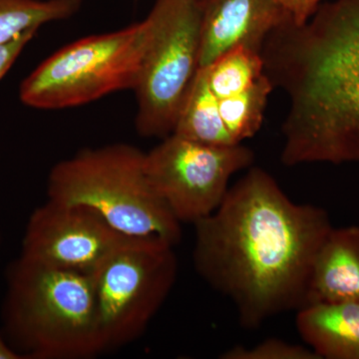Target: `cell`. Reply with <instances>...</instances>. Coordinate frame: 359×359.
I'll return each instance as SVG.
<instances>
[{
  "mask_svg": "<svg viewBox=\"0 0 359 359\" xmlns=\"http://www.w3.org/2000/svg\"><path fill=\"white\" fill-rule=\"evenodd\" d=\"M194 226L196 271L248 330L306 306L314 259L334 228L325 209L292 202L262 168H250Z\"/></svg>",
  "mask_w": 359,
  "mask_h": 359,
  "instance_id": "6da1fadb",
  "label": "cell"
},
{
  "mask_svg": "<svg viewBox=\"0 0 359 359\" xmlns=\"http://www.w3.org/2000/svg\"><path fill=\"white\" fill-rule=\"evenodd\" d=\"M6 278L2 334L21 358L81 359L102 353L91 276L20 257Z\"/></svg>",
  "mask_w": 359,
  "mask_h": 359,
  "instance_id": "3957f363",
  "label": "cell"
},
{
  "mask_svg": "<svg viewBox=\"0 0 359 359\" xmlns=\"http://www.w3.org/2000/svg\"><path fill=\"white\" fill-rule=\"evenodd\" d=\"M48 200L82 205L129 237H159L176 245L181 223L156 193L145 153L129 144L84 149L52 168Z\"/></svg>",
  "mask_w": 359,
  "mask_h": 359,
  "instance_id": "277c9868",
  "label": "cell"
},
{
  "mask_svg": "<svg viewBox=\"0 0 359 359\" xmlns=\"http://www.w3.org/2000/svg\"><path fill=\"white\" fill-rule=\"evenodd\" d=\"M222 359H320L309 346L282 339H269L250 347L235 346L221 354Z\"/></svg>",
  "mask_w": 359,
  "mask_h": 359,
  "instance_id": "e0dca14e",
  "label": "cell"
},
{
  "mask_svg": "<svg viewBox=\"0 0 359 359\" xmlns=\"http://www.w3.org/2000/svg\"><path fill=\"white\" fill-rule=\"evenodd\" d=\"M295 327L320 359H359V302H314L297 311Z\"/></svg>",
  "mask_w": 359,
  "mask_h": 359,
  "instance_id": "7c38bea8",
  "label": "cell"
},
{
  "mask_svg": "<svg viewBox=\"0 0 359 359\" xmlns=\"http://www.w3.org/2000/svg\"><path fill=\"white\" fill-rule=\"evenodd\" d=\"M290 14L295 25L306 22L323 0H276Z\"/></svg>",
  "mask_w": 359,
  "mask_h": 359,
  "instance_id": "d6986e66",
  "label": "cell"
},
{
  "mask_svg": "<svg viewBox=\"0 0 359 359\" xmlns=\"http://www.w3.org/2000/svg\"><path fill=\"white\" fill-rule=\"evenodd\" d=\"M174 248L127 237L92 273L102 353L138 339L162 308L178 276Z\"/></svg>",
  "mask_w": 359,
  "mask_h": 359,
  "instance_id": "8992f818",
  "label": "cell"
},
{
  "mask_svg": "<svg viewBox=\"0 0 359 359\" xmlns=\"http://www.w3.org/2000/svg\"><path fill=\"white\" fill-rule=\"evenodd\" d=\"M339 302H359L358 226H334L314 259L306 304Z\"/></svg>",
  "mask_w": 359,
  "mask_h": 359,
  "instance_id": "8fae6325",
  "label": "cell"
},
{
  "mask_svg": "<svg viewBox=\"0 0 359 359\" xmlns=\"http://www.w3.org/2000/svg\"><path fill=\"white\" fill-rule=\"evenodd\" d=\"M37 32L39 29L29 30L7 43L0 45V80L13 67L27 44L34 39Z\"/></svg>",
  "mask_w": 359,
  "mask_h": 359,
  "instance_id": "ac0fdd59",
  "label": "cell"
},
{
  "mask_svg": "<svg viewBox=\"0 0 359 359\" xmlns=\"http://www.w3.org/2000/svg\"><path fill=\"white\" fill-rule=\"evenodd\" d=\"M203 68L212 91L219 99L245 91L264 73L261 53L245 46L226 52Z\"/></svg>",
  "mask_w": 359,
  "mask_h": 359,
  "instance_id": "2e32d148",
  "label": "cell"
},
{
  "mask_svg": "<svg viewBox=\"0 0 359 359\" xmlns=\"http://www.w3.org/2000/svg\"><path fill=\"white\" fill-rule=\"evenodd\" d=\"M172 134L216 147L238 144L224 125L219 111V99L210 87L205 68H200L196 74Z\"/></svg>",
  "mask_w": 359,
  "mask_h": 359,
  "instance_id": "4fadbf2b",
  "label": "cell"
},
{
  "mask_svg": "<svg viewBox=\"0 0 359 359\" xmlns=\"http://www.w3.org/2000/svg\"><path fill=\"white\" fill-rule=\"evenodd\" d=\"M261 55L290 98L283 164H359V0L323 2L306 22L276 28Z\"/></svg>",
  "mask_w": 359,
  "mask_h": 359,
  "instance_id": "7a4b0ae2",
  "label": "cell"
},
{
  "mask_svg": "<svg viewBox=\"0 0 359 359\" xmlns=\"http://www.w3.org/2000/svg\"><path fill=\"white\" fill-rule=\"evenodd\" d=\"M127 237L88 207L48 200L28 219L20 257L91 276Z\"/></svg>",
  "mask_w": 359,
  "mask_h": 359,
  "instance_id": "9c48e42d",
  "label": "cell"
},
{
  "mask_svg": "<svg viewBox=\"0 0 359 359\" xmlns=\"http://www.w3.org/2000/svg\"><path fill=\"white\" fill-rule=\"evenodd\" d=\"M200 68L245 46L261 53L276 28L292 20L276 0H203Z\"/></svg>",
  "mask_w": 359,
  "mask_h": 359,
  "instance_id": "30bf717a",
  "label": "cell"
},
{
  "mask_svg": "<svg viewBox=\"0 0 359 359\" xmlns=\"http://www.w3.org/2000/svg\"><path fill=\"white\" fill-rule=\"evenodd\" d=\"M273 85L264 73L252 86L236 95L219 99V111L233 140L241 144L261 129Z\"/></svg>",
  "mask_w": 359,
  "mask_h": 359,
  "instance_id": "9a60e30c",
  "label": "cell"
},
{
  "mask_svg": "<svg viewBox=\"0 0 359 359\" xmlns=\"http://www.w3.org/2000/svg\"><path fill=\"white\" fill-rule=\"evenodd\" d=\"M82 0H0V45L53 21L72 18Z\"/></svg>",
  "mask_w": 359,
  "mask_h": 359,
  "instance_id": "5bb4252c",
  "label": "cell"
},
{
  "mask_svg": "<svg viewBox=\"0 0 359 359\" xmlns=\"http://www.w3.org/2000/svg\"><path fill=\"white\" fill-rule=\"evenodd\" d=\"M150 39L147 18L116 32L84 37L52 54L23 79L21 102L39 110L85 105L133 90Z\"/></svg>",
  "mask_w": 359,
  "mask_h": 359,
  "instance_id": "5b68a950",
  "label": "cell"
},
{
  "mask_svg": "<svg viewBox=\"0 0 359 359\" xmlns=\"http://www.w3.org/2000/svg\"><path fill=\"white\" fill-rule=\"evenodd\" d=\"M0 359H22L20 354L7 344L2 332H0Z\"/></svg>",
  "mask_w": 359,
  "mask_h": 359,
  "instance_id": "ffe728a7",
  "label": "cell"
},
{
  "mask_svg": "<svg viewBox=\"0 0 359 359\" xmlns=\"http://www.w3.org/2000/svg\"><path fill=\"white\" fill-rule=\"evenodd\" d=\"M254 160L252 151L242 144L216 147L171 134L145 153V171L175 218L195 224L216 211L231 176Z\"/></svg>",
  "mask_w": 359,
  "mask_h": 359,
  "instance_id": "ba28073f",
  "label": "cell"
},
{
  "mask_svg": "<svg viewBox=\"0 0 359 359\" xmlns=\"http://www.w3.org/2000/svg\"><path fill=\"white\" fill-rule=\"evenodd\" d=\"M203 0H155L147 16L150 39L134 89L141 136L173 133L187 93L200 69Z\"/></svg>",
  "mask_w": 359,
  "mask_h": 359,
  "instance_id": "52a82bcc",
  "label": "cell"
}]
</instances>
